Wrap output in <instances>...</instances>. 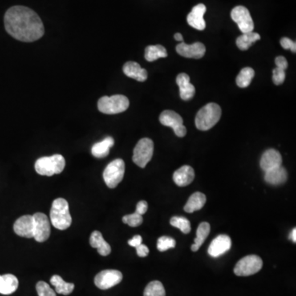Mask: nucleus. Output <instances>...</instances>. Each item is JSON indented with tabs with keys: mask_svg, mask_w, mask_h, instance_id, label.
<instances>
[{
	"mask_svg": "<svg viewBox=\"0 0 296 296\" xmlns=\"http://www.w3.org/2000/svg\"><path fill=\"white\" fill-rule=\"evenodd\" d=\"M232 18L238 25L242 33L251 32L254 29V23L249 9L244 6H237L232 11Z\"/></svg>",
	"mask_w": 296,
	"mask_h": 296,
	"instance_id": "nucleus-9",
	"label": "nucleus"
},
{
	"mask_svg": "<svg viewBox=\"0 0 296 296\" xmlns=\"http://www.w3.org/2000/svg\"><path fill=\"white\" fill-rule=\"evenodd\" d=\"M275 63L277 65V68L285 70L288 68V62L286 58L283 56H278L275 59Z\"/></svg>",
	"mask_w": 296,
	"mask_h": 296,
	"instance_id": "nucleus-38",
	"label": "nucleus"
},
{
	"mask_svg": "<svg viewBox=\"0 0 296 296\" xmlns=\"http://www.w3.org/2000/svg\"><path fill=\"white\" fill-rule=\"evenodd\" d=\"M178 54L185 58H203L206 53V47L201 42H195L192 45H188L181 42L176 46Z\"/></svg>",
	"mask_w": 296,
	"mask_h": 296,
	"instance_id": "nucleus-13",
	"label": "nucleus"
},
{
	"mask_svg": "<svg viewBox=\"0 0 296 296\" xmlns=\"http://www.w3.org/2000/svg\"><path fill=\"white\" fill-rule=\"evenodd\" d=\"M123 74L128 78H133L139 82L147 80V72L145 69L141 67L139 63L134 61L127 62L123 67Z\"/></svg>",
	"mask_w": 296,
	"mask_h": 296,
	"instance_id": "nucleus-19",
	"label": "nucleus"
},
{
	"mask_svg": "<svg viewBox=\"0 0 296 296\" xmlns=\"http://www.w3.org/2000/svg\"><path fill=\"white\" fill-rule=\"evenodd\" d=\"M206 201H207V199H206L205 194L200 192H194L193 194L191 195L187 204L184 206V211L188 213H192L196 211H199L204 208Z\"/></svg>",
	"mask_w": 296,
	"mask_h": 296,
	"instance_id": "nucleus-25",
	"label": "nucleus"
},
{
	"mask_svg": "<svg viewBox=\"0 0 296 296\" xmlns=\"http://www.w3.org/2000/svg\"><path fill=\"white\" fill-rule=\"evenodd\" d=\"M115 144V140L111 137H107L104 140L96 143L91 147V154L96 158H104L108 156L110 149Z\"/></svg>",
	"mask_w": 296,
	"mask_h": 296,
	"instance_id": "nucleus-23",
	"label": "nucleus"
},
{
	"mask_svg": "<svg viewBox=\"0 0 296 296\" xmlns=\"http://www.w3.org/2000/svg\"><path fill=\"white\" fill-rule=\"evenodd\" d=\"M232 240L226 235H221L212 240L208 252L211 257H218L226 253L232 248Z\"/></svg>",
	"mask_w": 296,
	"mask_h": 296,
	"instance_id": "nucleus-14",
	"label": "nucleus"
},
{
	"mask_svg": "<svg viewBox=\"0 0 296 296\" xmlns=\"http://www.w3.org/2000/svg\"><path fill=\"white\" fill-rule=\"evenodd\" d=\"M221 109L216 103L206 105L198 112L195 124L198 129L208 131L214 127L221 119Z\"/></svg>",
	"mask_w": 296,
	"mask_h": 296,
	"instance_id": "nucleus-3",
	"label": "nucleus"
},
{
	"mask_svg": "<svg viewBox=\"0 0 296 296\" xmlns=\"http://www.w3.org/2000/svg\"><path fill=\"white\" fill-rule=\"evenodd\" d=\"M287 171L283 167H276L269 171H265L264 180L268 184L273 185L282 184L287 180Z\"/></svg>",
	"mask_w": 296,
	"mask_h": 296,
	"instance_id": "nucleus-20",
	"label": "nucleus"
},
{
	"mask_svg": "<svg viewBox=\"0 0 296 296\" xmlns=\"http://www.w3.org/2000/svg\"><path fill=\"white\" fill-rule=\"evenodd\" d=\"M254 75H255V72L252 68H244L236 78V83L238 85V87L241 88L249 87Z\"/></svg>",
	"mask_w": 296,
	"mask_h": 296,
	"instance_id": "nucleus-30",
	"label": "nucleus"
},
{
	"mask_svg": "<svg viewBox=\"0 0 296 296\" xmlns=\"http://www.w3.org/2000/svg\"><path fill=\"white\" fill-rule=\"evenodd\" d=\"M90 244L92 248L97 249L98 253L102 256H107L111 253V247L103 238L102 234L97 231L91 233Z\"/></svg>",
	"mask_w": 296,
	"mask_h": 296,
	"instance_id": "nucleus-21",
	"label": "nucleus"
},
{
	"mask_svg": "<svg viewBox=\"0 0 296 296\" xmlns=\"http://www.w3.org/2000/svg\"><path fill=\"white\" fill-rule=\"evenodd\" d=\"M143 242V238L141 236H135L133 237V239L128 240V244L130 246L134 247V248H137V247L139 246Z\"/></svg>",
	"mask_w": 296,
	"mask_h": 296,
	"instance_id": "nucleus-41",
	"label": "nucleus"
},
{
	"mask_svg": "<svg viewBox=\"0 0 296 296\" xmlns=\"http://www.w3.org/2000/svg\"><path fill=\"white\" fill-rule=\"evenodd\" d=\"M154 143L150 139H142L134 150L133 161L141 168H145L153 156Z\"/></svg>",
	"mask_w": 296,
	"mask_h": 296,
	"instance_id": "nucleus-7",
	"label": "nucleus"
},
{
	"mask_svg": "<svg viewBox=\"0 0 296 296\" xmlns=\"http://www.w3.org/2000/svg\"><path fill=\"white\" fill-rule=\"evenodd\" d=\"M261 39L259 34L257 33L251 32L243 33V35L240 36L236 40V45L238 46L240 50H249L254 42L259 41Z\"/></svg>",
	"mask_w": 296,
	"mask_h": 296,
	"instance_id": "nucleus-27",
	"label": "nucleus"
},
{
	"mask_svg": "<svg viewBox=\"0 0 296 296\" xmlns=\"http://www.w3.org/2000/svg\"><path fill=\"white\" fill-rule=\"evenodd\" d=\"M210 231H211V226H210L209 223L202 222L199 225V228L197 229V237L195 239L194 244H192V247H191L192 252H197L199 250V248L204 244L206 239L208 238Z\"/></svg>",
	"mask_w": 296,
	"mask_h": 296,
	"instance_id": "nucleus-28",
	"label": "nucleus"
},
{
	"mask_svg": "<svg viewBox=\"0 0 296 296\" xmlns=\"http://www.w3.org/2000/svg\"><path fill=\"white\" fill-rule=\"evenodd\" d=\"M50 221L56 229L64 231L72 224V216L70 212V206L67 200L59 198L53 202L50 209Z\"/></svg>",
	"mask_w": 296,
	"mask_h": 296,
	"instance_id": "nucleus-2",
	"label": "nucleus"
},
{
	"mask_svg": "<svg viewBox=\"0 0 296 296\" xmlns=\"http://www.w3.org/2000/svg\"><path fill=\"white\" fill-rule=\"evenodd\" d=\"M262 268V260L257 255L245 256L237 262L234 273L239 277H248L258 273Z\"/></svg>",
	"mask_w": 296,
	"mask_h": 296,
	"instance_id": "nucleus-8",
	"label": "nucleus"
},
{
	"mask_svg": "<svg viewBox=\"0 0 296 296\" xmlns=\"http://www.w3.org/2000/svg\"><path fill=\"white\" fill-rule=\"evenodd\" d=\"M282 158L278 151L268 149L264 152L260 160V167L264 171H269L276 167H281Z\"/></svg>",
	"mask_w": 296,
	"mask_h": 296,
	"instance_id": "nucleus-16",
	"label": "nucleus"
},
{
	"mask_svg": "<svg viewBox=\"0 0 296 296\" xmlns=\"http://www.w3.org/2000/svg\"><path fill=\"white\" fill-rule=\"evenodd\" d=\"M98 110L106 115H115L124 112L129 107V101L125 95H114L102 96L98 101Z\"/></svg>",
	"mask_w": 296,
	"mask_h": 296,
	"instance_id": "nucleus-5",
	"label": "nucleus"
},
{
	"mask_svg": "<svg viewBox=\"0 0 296 296\" xmlns=\"http://www.w3.org/2000/svg\"><path fill=\"white\" fill-rule=\"evenodd\" d=\"M174 37H175V39L176 40V41L184 42V38H183V36H182L180 33H176V34H175V36H174Z\"/></svg>",
	"mask_w": 296,
	"mask_h": 296,
	"instance_id": "nucleus-44",
	"label": "nucleus"
},
{
	"mask_svg": "<svg viewBox=\"0 0 296 296\" xmlns=\"http://www.w3.org/2000/svg\"><path fill=\"white\" fill-rule=\"evenodd\" d=\"M281 45L282 48L285 50H290L292 52L295 53L296 51V43L295 41H292L290 38L287 37H283L281 40Z\"/></svg>",
	"mask_w": 296,
	"mask_h": 296,
	"instance_id": "nucleus-37",
	"label": "nucleus"
},
{
	"mask_svg": "<svg viewBox=\"0 0 296 296\" xmlns=\"http://www.w3.org/2000/svg\"><path fill=\"white\" fill-rule=\"evenodd\" d=\"M171 225L180 229L184 234L191 232L190 221L183 216H174L171 220Z\"/></svg>",
	"mask_w": 296,
	"mask_h": 296,
	"instance_id": "nucleus-32",
	"label": "nucleus"
},
{
	"mask_svg": "<svg viewBox=\"0 0 296 296\" xmlns=\"http://www.w3.org/2000/svg\"><path fill=\"white\" fill-rule=\"evenodd\" d=\"M167 55L168 54L166 48L160 45L148 46L146 48L145 58L148 62H153L157 60L158 58H166Z\"/></svg>",
	"mask_w": 296,
	"mask_h": 296,
	"instance_id": "nucleus-29",
	"label": "nucleus"
},
{
	"mask_svg": "<svg viewBox=\"0 0 296 296\" xmlns=\"http://www.w3.org/2000/svg\"><path fill=\"white\" fill-rule=\"evenodd\" d=\"M176 242L173 238L168 236H161L157 240V249L160 252H165L170 249H173Z\"/></svg>",
	"mask_w": 296,
	"mask_h": 296,
	"instance_id": "nucleus-33",
	"label": "nucleus"
},
{
	"mask_svg": "<svg viewBox=\"0 0 296 296\" xmlns=\"http://www.w3.org/2000/svg\"><path fill=\"white\" fill-rule=\"evenodd\" d=\"M290 240L293 241V242H296V229L294 228V229H292L291 233H290Z\"/></svg>",
	"mask_w": 296,
	"mask_h": 296,
	"instance_id": "nucleus-43",
	"label": "nucleus"
},
{
	"mask_svg": "<svg viewBox=\"0 0 296 296\" xmlns=\"http://www.w3.org/2000/svg\"><path fill=\"white\" fill-rule=\"evenodd\" d=\"M144 296H166V290L162 283L158 281L150 282L146 286Z\"/></svg>",
	"mask_w": 296,
	"mask_h": 296,
	"instance_id": "nucleus-31",
	"label": "nucleus"
},
{
	"mask_svg": "<svg viewBox=\"0 0 296 296\" xmlns=\"http://www.w3.org/2000/svg\"><path fill=\"white\" fill-rule=\"evenodd\" d=\"M35 221L34 238L37 242H45L50 236V222L47 216L41 212L33 215Z\"/></svg>",
	"mask_w": 296,
	"mask_h": 296,
	"instance_id": "nucleus-11",
	"label": "nucleus"
},
{
	"mask_svg": "<svg viewBox=\"0 0 296 296\" xmlns=\"http://www.w3.org/2000/svg\"><path fill=\"white\" fill-rule=\"evenodd\" d=\"M64 167V157L59 154L39 158L35 164L36 171L37 173L45 176H52L62 173Z\"/></svg>",
	"mask_w": 296,
	"mask_h": 296,
	"instance_id": "nucleus-4",
	"label": "nucleus"
},
{
	"mask_svg": "<svg viewBox=\"0 0 296 296\" xmlns=\"http://www.w3.org/2000/svg\"><path fill=\"white\" fill-rule=\"evenodd\" d=\"M18 287V280L14 275H0V294H13Z\"/></svg>",
	"mask_w": 296,
	"mask_h": 296,
	"instance_id": "nucleus-22",
	"label": "nucleus"
},
{
	"mask_svg": "<svg viewBox=\"0 0 296 296\" xmlns=\"http://www.w3.org/2000/svg\"><path fill=\"white\" fill-rule=\"evenodd\" d=\"M125 172V164L122 159H116L111 161L105 169L103 173L105 183L110 188H116L123 180Z\"/></svg>",
	"mask_w": 296,
	"mask_h": 296,
	"instance_id": "nucleus-6",
	"label": "nucleus"
},
{
	"mask_svg": "<svg viewBox=\"0 0 296 296\" xmlns=\"http://www.w3.org/2000/svg\"><path fill=\"white\" fill-rule=\"evenodd\" d=\"M207 11V8L204 4H199L193 7L192 11L187 17V22L189 26L199 30H204L206 28V22L204 14Z\"/></svg>",
	"mask_w": 296,
	"mask_h": 296,
	"instance_id": "nucleus-15",
	"label": "nucleus"
},
{
	"mask_svg": "<svg viewBox=\"0 0 296 296\" xmlns=\"http://www.w3.org/2000/svg\"><path fill=\"white\" fill-rule=\"evenodd\" d=\"M175 135L180 138H183V137L185 136L186 134H187V129H186L184 125H181L179 127V128H176V129L174 130Z\"/></svg>",
	"mask_w": 296,
	"mask_h": 296,
	"instance_id": "nucleus-42",
	"label": "nucleus"
},
{
	"mask_svg": "<svg viewBox=\"0 0 296 296\" xmlns=\"http://www.w3.org/2000/svg\"><path fill=\"white\" fill-rule=\"evenodd\" d=\"M147 208H148V205H147V203L146 201H140L139 202L138 205H137L136 208V213L138 214L143 216V214H145L147 212Z\"/></svg>",
	"mask_w": 296,
	"mask_h": 296,
	"instance_id": "nucleus-39",
	"label": "nucleus"
},
{
	"mask_svg": "<svg viewBox=\"0 0 296 296\" xmlns=\"http://www.w3.org/2000/svg\"><path fill=\"white\" fill-rule=\"evenodd\" d=\"M13 229L18 236L25 238H34L35 235V221L33 216L26 215L17 220L13 225Z\"/></svg>",
	"mask_w": 296,
	"mask_h": 296,
	"instance_id": "nucleus-12",
	"label": "nucleus"
},
{
	"mask_svg": "<svg viewBox=\"0 0 296 296\" xmlns=\"http://www.w3.org/2000/svg\"><path fill=\"white\" fill-rule=\"evenodd\" d=\"M143 216L134 212L133 214L127 215L123 217V222L131 227H137L143 223Z\"/></svg>",
	"mask_w": 296,
	"mask_h": 296,
	"instance_id": "nucleus-34",
	"label": "nucleus"
},
{
	"mask_svg": "<svg viewBox=\"0 0 296 296\" xmlns=\"http://www.w3.org/2000/svg\"><path fill=\"white\" fill-rule=\"evenodd\" d=\"M176 83L180 87V95L182 100L188 101L195 95V87L190 82V78L187 74H180L176 78Z\"/></svg>",
	"mask_w": 296,
	"mask_h": 296,
	"instance_id": "nucleus-17",
	"label": "nucleus"
},
{
	"mask_svg": "<svg viewBox=\"0 0 296 296\" xmlns=\"http://www.w3.org/2000/svg\"><path fill=\"white\" fill-rule=\"evenodd\" d=\"M285 70H281L279 68H275L273 70V81L275 85H281L285 82Z\"/></svg>",
	"mask_w": 296,
	"mask_h": 296,
	"instance_id": "nucleus-36",
	"label": "nucleus"
},
{
	"mask_svg": "<svg viewBox=\"0 0 296 296\" xmlns=\"http://www.w3.org/2000/svg\"><path fill=\"white\" fill-rule=\"evenodd\" d=\"M123 280V275L118 270H104L95 276V285L101 290H108Z\"/></svg>",
	"mask_w": 296,
	"mask_h": 296,
	"instance_id": "nucleus-10",
	"label": "nucleus"
},
{
	"mask_svg": "<svg viewBox=\"0 0 296 296\" xmlns=\"http://www.w3.org/2000/svg\"><path fill=\"white\" fill-rule=\"evenodd\" d=\"M137 254L141 257H147L149 253V249L144 244H141L139 246L137 247Z\"/></svg>",
	"mask_w": 296,
	"mask_h": 296,
	"instance_id": "nucleus-40",
	"label": "nucleus"
},
{
	"mask_svg": "<svg viewBox=\"0 0 296 296\" xmlns=\"http://www.w3.org/2000/svg\"><path fill=\"white\" fill-rule=\"evenodd\" d=\"M7 32L18 41L33 42L45 33L43 22L37 13L24 6H13L5 15Z\"/></svg>",
	"mask_w": 296,
	"mask_h": 296,
	"instance_id": "nucleus-1",
	"label": "nucleus"
},
{
	"mask_svg": "<svg viewBox=\"0 0 296 296\" xmlns=\"http://www.w3.org/2000/svg\"><path fill=\"white\" fill-rule=\"evenodd\" d=\"M160 122L164 126H168L173 130L183 125L184 120L179 114L173 111H163L160 115Z\"/></svg>",
	"mask_w": 296,
	"mask_h": 296,
	"instance_id": "nucleus-24",
	"label": "nucleus"
},
{
	"mask_svg": "<svg viewBox=\"0 0 296 296\" xmlns=\"http://www.w3.org/2000/svg\"><path fill=\"white\" fill-rule=\"evenodd\" d=\"M50 283L55 287V291L58 294L68 295L71 294L74 290V284L68 283L66 281H63L62 277H59L58 275H54L50 279Z\"/></svg>",
	"mask_w": 296,
	"mask_h": 296,
	"instance_id": "nucleus-26",
	"label": "nucleus"
},
{
	"mask_svg": "<svg viewBox=\"0 0 296 296\" xmlns=\"http://www.w3.org/2000/svg\"><path fill=\"white\" fill-rule=\"evenodd\" d=\"M194 171L189 166L182 167L175 171L173 175L174 182L180 187H185L190 184L194 180Z\"/></svg>",
	"mask_w": 296,
	"mask_h": 296,
	"instance_id": "nucleus-18",
	"label": "nucleus"
},
{
	"mask_svg": "<svg viewBox=\"0 0 296 296\" xmlns=\"http://www.w3.org/2000/svg\"><path fill=\"white\" fill-rule=\"evenodd\" d=\"M36 288L39 296H56V293L45 281H39Z\"/></svg>",
	"mask_w": 296,
	"mask_h": 296,
	"instance_id": "nucleus-35",
	"label": "nucleus"
}]
</instances>
